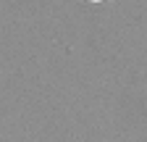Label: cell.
Listing matches in <instances>:
<instances>
[{"instance_id":"6da1fadb","label":"cell","mask_w":147,"mask_h":142,"mask_svg":"<svg viewBox=\"0 0 147 142\" xmlns=\"http://www.w3.org/2000/svg\"><path fill=\"white\" fill-rule=\"evenodd\" d=\"M89 3H105V0H89Z\"/></svg>"}]
</instances>
